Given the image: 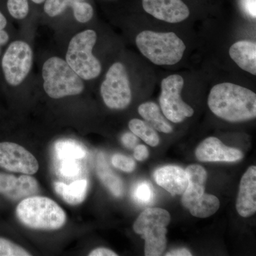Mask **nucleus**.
<instances>
[{
	"instance_id": "nucleus-16",
	"label": "nucleus",
	"mask_w": 256,
	"mask_h": 256,
	"mask_svg": "<svg viewBox=\"0 0 256 256\" xmlns=\"http://www.w3.org/2000/svg\"><path fill=\"white\" fill-rule=\"evenodd\" d=\"M229 56L239 68L256 75V42L247 40L235 42L229 48Z\"/></svg>"
},
{
	"instance_id": "nucleus-12",
	"label": "nucleus",
	"mask_w": 256,
	"mask_h": 256,
	"mask_svg": "<svg viewBox=\"0 0 256 256\" xmlns=\"http://www.w3.org/2000/svg\"><path fill=\"white\" fill-rule=\"evenodd\" d=\"M143 9L160 21L182 22L190 16V9L182 0H142Z\"/></svg>"
},
{
	"instance_id": "nucleus-27",
	"label": "nucleus",
	"mask_w": 256,
	"mask_h": 256,
	"mask_svg": "<svg viewBox=\"0 0 256 256\" xmlns=\"http://www.w3.org/2000/svg\"><path fill=\"white\" fill-rule=\"evenodd\" d=\"M70 6V0H46L44 2L45 13L50 18L62 14Z\"/></svg>"
},
{
	"instance_id": "nucleus-5",
	"label": "nucleus",
	"mask_w": 256,
	"mask_h": 256,
	"mask_svg": "<svg viewBox=\"0 0 256 256\" xmlns=\"http://www.w3.org/2000/svg\"><path fill=\"white\" fill-rule=\"evenodd\" d=\"M188 186L182 194V204L197 218H207L218 210L220 202L214 195L205 193L207 172L203 166L192 164L186 168Z\"/></svg>"
},
{
	"instance_id": "nucleus-38",
	"label": "nucleus",
	"mask_w": 256,
	"mask_h": 256,
	"mask_svg": "<svg viewBox=\"0 0 256 256\" xmlns=\"http://www.w3.org/2000/svg\"><path fill=\"white\" fill-rule=\"evenodd\" d=\"M72 1L82 2V1H84V0H72Z\"/></svg>"
},
{
	"instance_id": "nucleus-19",
	"label": "nucleus",
	"mask_w": 256,
	"mask_h": 256,
	"mask_svg": "<svg viewBox=\"0 0 256 256\" xmlns=\"http://www.w3.org/2000/svg\"><path fill=\"white\" fill-rule=\"evenodd\" d=\"M98 176L100 178L102 184L110 190L114 196L120 197L124 192L122 182L118 176H117L107 164V162L104 154H99L97 162Z\"/></svg>"
},
{
	"instance_id": "nucleus-11",
	"label": "nucleus",
	"mask_w": 256,
	"mask_h": 256,
	"mask_svg": "<svg viewBox=\"0 0 256 256\" xmlns=\"http://www.w3.org/2000/svg\"><path fill=\"white\" fill-rule=\"evenodd\" d=\"M0 166L13 172L36 174L38 163L34 156L16 143L0 142Z\"/></svg>"
},
{
	"instance_id": "nucleus-20",
	"label": "nucleus",
	"mask_w": 256,
	"mask_h": 256,
	"mask_svg": "<svg viewBox=\"0 0 256 256\" xmlns=\"http://www.w3.org/2000/svg\"><path fill=\"white\" fill-rule=\"evenodd\" d=\"M40 192V186L36 178L30 174L22 175L12 192L6 195L11 200H18L25 197L33 196Z\"/></svg>"
},
{
	"instance_id": "nucleus-37",
	"label": "nucleus",
	"mask_w": 256,
	"mask_h": 256,
	"mask_svg": "<svg viewBox=\"0 0 256 256\" xmlns=\"http://www.w3.org/2000/svg\"><path fill=\"white\" fill-rule=\"evenodd\" d=\"M32 1L36 3V4H42V3L44 2L46 0H32Z\"/></svg>"
},
{
	"instance_id": "nucleus-1",
	"label": "nucleus",
	"mask_w": 256,
	"mask_h": 256,
	"mask_svg": "<svg viewBox=\"0 0 256 256\" xmlns=\"http://www.w3.org/2000/svg\"><path fill=\"white\" fill-rule=\"evenodd\" d=\"M208 106L215 116L228 122L248 120L256 117V94L242 86L220 82L210 89Z\"/></svg>"
},
{
	"instance_id": "nucleus-2",
	"label": "nucleus",
	"mask_w": 256,
	"mask_h": 256,
	"mask_svg": "<svg viewBox=\"0 0 256 256\" xmlns=\"http://www.w3.org/2000/svg\"><path fill=\"white\" fill-rule=\"evenodd\" d=\"M136 43L141 54L158 66L175 65L186 50V45L174 32L144 30L138 34Z\"/></svg>"
},
{
	"instance_id": "nucleus-9",
	"label": "nucleus",
	"mask_w": 256,
	"mask_h": 256,
	"mask_svg": "<svg viewBox=\"0 0 256 256\" xmlns=\"http://www.w3.org/2000/svg\"><path fill=\"white\" fill-rule=\"evenodd\" d=\"M184 86V80L178 74L168 76L161 82L160 108L164 117L174 124H180L194 114L191 106L182 98Z\"/></svg>"
},
{
	"instance_id": "nucleus-13",
	"label": "nucleus",
	"mask_w": 256,
	"mask_h": 256,
	"mask_svg": "<svg viewBox=\"0 0 256 256\" xmlns=\"http://www.w3.org/2000/svg\"><path fill=\"white\" fill-rule=\"evenodd\" d=\"M195 154L201 162H234L242 159V153L238 149L224 144L218 138L210 137L205 139L197 146Z\"/></svg>"
},
{
	"instance_id": "nucleus-10",
	"label": "nucleus",
	"mask_w": 256,
	"mask_h": 256,
	"mask_svg": "<svg viewBox=\"0 0 256 256\" xmlns=\"http://www.w3.org/2000/svg\"><path fill=\"white\" fill-rule=\"evenodd\" d=\"M100 94L109 108L122 110L130 105L132 92L127 69L124 64L116 62L111 66L101 84Z\"/></svg>"
},
{
	"instance_id": "nucleus-6",
	"label": "nucleus",
	"mask_w": 256,
	"mask_h": 256,
	"mask_svg": "<svg viewBox=\"0 0 256 256\" xmlns=\"http://www.w3.org/2000/svg\"><path fill=\"white\" fill-rule=\"evenodd\" d=\"M171 216L161 208H148L143 210L133 224V230L144 240V255L159 256L166 247V226Z\"/></svg>"
},
{
	"instance_id": "nucleus-24",
	"label": "nucleus",
	"mask_w": 256,
	"mask_h": 256,
	"mask_svg": "<svg viewBox=\"0 0 256 256\" xmlns=\"http://www.w3.org/2000/svg\"><path fill=\"white\" fill-rule=\"evenodd\" d=\"M6 9L12 18L23 20L26 18L30 11L28 0H8Z\"/></svg>"
},
{
	"instance_id": "nucleus-23",
	"label": "nucleus",
	"mask_w": 256,
	"mask_h": 256,
	"mask_svg": "<svg viewBox=\"0 0 256 256\" xmlns=\"http://www.w3.org/2000/svg\"><path fill=\"white\" fill-rule=\"evenodd\" d=\"M74 12V16L80 23H87L94 16V8L86 2H75L70 0V6Z\"/></svg>"
},
{
	"instance_id": "nucleus-25",
	"label": "nucleus",
	"mask_w": 256,
	"mask_h": 256,
	"mask_svg": "<svg viewBox=\"0 0 256 256\" xmlns=\"http://www.w3.org/2000/svg\"><path fill=\"white\" fill-rule=\"evenodd\" d=\"M25 249L8 239L0 238V256H30Z\"/></svg>"
},
{
	"instance_id": "nucleus-17",
	"label": "nucleus",
	"mask_w": 256,
	"mask_h": 256,
	"mask_svg": "<svg viewBox=\"0 0 256 256\" xmlns=\"http://www.w3.org/2000/svg\"><path fill=\"white\" fill-rule=\"evenodd\" d=\"M54 188L56 193L67 204L78 205L82 204L86 197L88 182L86 180H80L70 184L62 182H55Z\"/></svg>"
},
{
	"instance_id": "nucleus-15",
	"label": "nucleus",
	"mask_w": 256,
	"mask_h": 256,
	"mask_svg": "<svg viewBox=\"0 0 256 256\" xmlns=\"http://www.w3.org/2000/svg\"><path fill=\"white\" fill-rule=\"evenodd\" d=\"M156 184L174 195H182L188 186L186 172L178 166H164L156 170L154 174Z\"/></svg>"
},
{
	"instance_id": "nucleus-35",
	"label": "nucleus",
	"mask_w": 256,
	"mask_h": 256,
	"mask_svg": "<svg viewBox=\"0 0 256 256\" xmlns=\"http://www.w3.org/2000/svg\"><path fill=\"white\" fill-rule=\"evenodd\" d=\"M166 256H191L192 254L191 252H188V249L184 248H178L176 250H171V252H166L165 254Z\"/></svg>"
},
{
	"instance_id": "nucleus-3",
	"label": "nucleus",
	"mask_w": 256,
	"mask_h": 256,
	"mask_svg": "<svg viewBox=\"0 0 256 256\" xmlns=\"http://www.w3.org/2000/svg\"><path fill=\"white\" fill-rule=\"evenodd\" d=\"M18 220L25 226L38 230H57L66 220L62 207L50 198L30 196L20 204L16 210Z\"/></svg>"
},
{
	"instance_id": "nucleus-26",
	"label": "nucleus",
	"mask_w": 256,
	"mask_h": 256,
	"mask_svg": "<svg viewBox=\"0 0 256 256\" xmlns=\"http://www.w3.org/2000/svg\"><path fill=\"white\" fill-rule=\"evenodd\" d=\"M133 197L139 203L149 204L154 198L153 188L149 183L143 182L134 188Z\"/></svg>"
},
{
	"instance_id": "nucleus-33",
	"label": "nucleus",
	"mask_w": 256,
	"mask_h": 256,
	"mask_svg": "<svg viewBox=\"0 0 256 256\" xmlns=\"http://www.w3.org/2000/svg\"><path fill=\"white\" fill-rule=\"evenodd\" d=\"M242 4L244 11L252 18H256V0H242Z\"/></svg>"
},
{
	"instance_id": "nucleus-28",
	"label": "nucleus",
	"mask_w": 256,
	"mask_h": 256,
	"mask_svg": "<svg viewBox=\"0 0 256 256\" xmlns=\"http://www.w3.org/2000/svg\"><path fill=\"white\" fill-rule=\"evenodd\" d=\"M112 164L114 168L126 172H132L136 168V162L132 158L121 154H116L112 156Z\"/></svg>"
},
{
	"instance_id": "nucleus-34",
	"label": "nucleus",
	"mask_w": 256,
	"mask_h": 256,
	"mask_svg": "<svg viewBox=\"0 0 256 256\" xmlns=\"http://www.w3.org/2000/svg\"><path fill=\"white\" fill-rule=\"evenodd\" d=\"M90 256H117L118 254H116L110 249L106 248H98L94 249L89 254Z\"/></svg>"
},
{
	"instance_id": "nucleus-30",
	"label": "nucleus",
	"mask_w": 256,
	"mask_h": 256,
	"mask_svg": "<svg viewBox=\"0 0 256 256\" xmlns=\"http://www.w3.org/2000/svg\"><path fill=\"white\" fill-rule=\"evenodd\" d=\"M60 172L67 178H74L80 172V166L76 160H64L60 164Z\"/></svg>"
},
{
	"instance_id": "nucleus-7",
	"label": "nucleus",
	"mask_w": 256,
	"mask_h": 256,
	"mask_svg": "<svg viewBox=\"0 0 256 256\" xmlns=\"http://www.w3.org/2000/svg\"><path fill=\"white\" fill-rule=\"evenodd\" d=\"M96 41V32L86 30L77 34L69 42L66 62L82 80L97 78L102 70L100 60L92 54Z\"/></svg>"
},
{
	"instance_id": "nucleus-31",
	"label": "nucleus",
	"mask_w": 256,
	"mask_h": 256,
	"mask_svg": "<svg viewBox=\"0 0 256 256\" xmlns=\"http://www.w3.org/2000/svg\"><path fill=\"white\" fill-rule=\"evenodd\" d=\"M149 151L146 146L143 144L136 146L134 148V156L138 161H144L149 156Z\"/></svg>"
},
{
	"instance_id": "nucleus-14",
	"label": "nucleus",
	"mask_w": 256,
	"mask_h": 256,
	"mask_svg": "<svg viewBox=\"0 0 256 256\" xmlns=\"http://www.w3.org/2000/svg\"><path fill=\"white\" fill-rule=\"evenodd\" d=\"M236 210L244 218L256 212V168L252 166L242 175L236 200Z\"/></svg>"
},
{
	"instance_id": "nucleus-29",
	"label": "nucleus",
	"mask_w": 256,
	"mask_h": 256,
	"mask_svg": "<svg viewBox=\"0 0 256 256\" xmlns=\"http://www.w3.org/2000/svg\"><path fill=\"white\" fill-rule=\"evenodd\" d=\"M18 178L14 175L0 173V194L8 195L14 190Z\"/></svg>"
},
{
	"instance_id": "nucleus-22",
	"label": "nucleus",
	"mask_w": 256,
	"mask_h": 256,
	"mask_svg": "<svg viewBox=\"0 0 256 256\" xmlns=\"http://www.w3.org/2000/svg\"><path fill=\"white\" fill-rule=\"evenodd\" d=\"M55 150L58 158L62 160L82 159L87 154L86 148L74 141H60L55 144Z\"/></svg>"
},
{
	"instance_id": "nucleus-36",
	"label": "nucleus",
	"mask_w": 256,
	"mask_h": 256,
	"mask_svg": "<svg viewBox=\"0 0 256 256\" xmlns=\"http://www.w3.org/2000/svg\"><path fill=\"white\" fill-rule=\"evenodd\" d=\"M8 26V20L4 14L0 11V30H5Z\"/></svg>"
},
{
	"instance_id": "nucleus-18",
	"label": "nucleus",
	"mask_w": 256,
	"mask_h": 256,
	"mask_svg": "<svg viewBox=\"0 0 256 256\" xmlns=\"http://www.w3.org/2000/svg\"><path fill=\"white\" fill-rule=\"evenodd\" d=\"M138 112L148 124L160 132L171 133L172 126L162 114L159 106L153 102H146L138 107Z\"/></svg>"
},
{
	"instance_id": "nucleus-8",
	"label": "nucleus",
	"mask_w": 256,
	"mask_h": 256,
	"mask_svg": "<svg viewBox=\"0 0 256 256\" xmlns=\"http://www.w3.org/2000/svg\"><path fill=\"white\" fill-rule=\"evenodd\" d=\"M33 52L26 42L16 40L10 44L2 56V73L5 82L10 86L22 84L31 70Z\"/></svg>"
},
{
	"instance_id": "nucleus-21",
	"label": "nucleus",
	"mask_w": 256,
	"mask_h": 256,
	"mask_svg": "<svg viewBox=\"0 0 256 256\" xmlns=\"http://www.w3.org/2000/svg\"><path fill=\"white\" fill-rule=\"evenodd\" d=\"M129 128L133 134L142 139L151 146H156L160 143V138L150 124L141 120L134 118L129 122Z\"/></svg>"
},
{
	"instance_id": "nucleus-4",
	"label": "nucleus",
	"mask_w": 256,
	"mask_h": 256,
	"mask_svg": "<svg viewBox=\"0 0 256 256\" xmlns=\"http://www.w3.org/2000/svg\"><path fill=\"white\" fill-rule=\"evenodd\" d=\"M44 89L54 99L77 96L84 90L82 79L60 57L47 60L42 67Z\"/></svg>"
},
{
	"instance_id": "nucleus-32",
	"label": "nucleus",
	"mask_w": 256,
	"mask_h": 256,
	"mask_svg": "<svg viewBox=\"0 0 256 256\" xmlns=\"http://www.w3.org/2000/svg\"><path fill=\"white\" fill-rule=\"evenodd\" d=\"M122 142L126 148L134 149L137 146L138 140L136 134L133 133H126L122 137Z\"/></svg>"
}]
</instances>
